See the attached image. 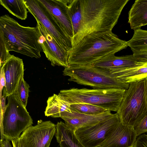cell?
<instances>
[{
    "label": "cell",
    "mask_w": 147,
    "mask_h": 147,
    "mask_svg": "<svg viewBox=\"0 0 147 147\" xmlns=\"http://www.w3.org/2000/svg\"><path fill=\"white\" fill-rule=\"evenodd\" d=\"M129 1L80 0L82 19L79 30L72 39V47L92 33L112 31Z\"/></svg>",
    "instance_id": "1"
},
{
    "label": "cell",
    "mask_w": 147,
    "mask_h": 147,
    "mask_svg": "<svg viewBox=\"0 0 147 147\" xmlns=\"http://www.w3.org/2000/svg\"><path fill=\"white\" fill-rule=\"evenodd\" d=\"M127 41L119 38L112 31L92 33L82 38L69 53V65H93L127 47Z\"/></svg>",
    "instance_id": "2"
},
{
    "label": "cell",
    "mask_w": 147,
    "mask_h": 147,
    "mask_svg": "<svg viewBox=\"0 0 147 147\" xmlns=\"http://www.w3.org/2000/svg\"><path fill=\"white\" fill-rule=\"evenodd\" d=\"M0 31L9 51H14L31 58L41 57L43 50L39 43L37 26H22L5 14L0 17Z\"/></svg>",
    "instance_id": "3"
},
{
    "label": "cell",
    "mask_w": 147,
    "mask_h": 147,
    "mask_svg": "<svg viewBox=\"0 0 147 147\" xmlns=\"http://www.w3.org/2000/svg\"><path fill=\"white\" fill-rule=\"evenodd\" d=\"M125 90L73 88L61 90L58 94L70 105L87 103L111 111H117L121 103Z\"/></svg>",
    "instance_id": "4"
},
{
    "label": "cell",
    "mask_w": 147,
    "mask_h": 147,
    "mask_svg": "<svg viewBox=\"0 0 147 147\" xmlns=\"http://www.w3.org/2000/svg\"><path fill=\"white\" fill-rule=\"evenodd\" d=\"M63 75L70 77L68 80L93 89H121L125 90L129 84L118 80L108 69L93 65H69L65 67Z\"/></svg>",
    "instance_id": "5"
},
{
    "label": "cell",
    "mask_w": 147,
    "mask_h": 147,
    "mask_svg": "<svg viewBox=\"0 0 147 147\" xmlns=\"http://www.w3.org/2000/svg\"><path fill=\"white\" fill-rule=\"evenodd\" d=\"M147 79L129 84L117 111L121 123L134 127L147 114Z\"/></svg>",
    "instance_id": "6"
},
{
    "label": "cell",
    "mask_w": 147,
    "mask_h": 147,
    "mask_svg": "<svg viewBox=\"0 0 147 147\" xmlns=\"http://www.w3.org/2000/svg\"><path fill=\"white\" fill-rule=\"evenodd\" d=\"M7 99L5 110L0 117L1 139L10 141L19 138L21 133L33 123L26 108L15 93Z\"/></svg>",
    "instance_id": "7"
},
{
    "label": "cell",
    "mask_w": 147,
    "mask_h": 147,
    "mask_svg": "<svg viewBox=\"0 0 147 147\" xmlns=\"http://www.w3.org/2000/svg\"><path fill=\"white\" fill-rule=\"evenodd\" d=\"M27 9L52 35L58 43L69 52L72 48L71 40L54 16L39 0H23Z\"/></svg>",
    "instance_id": "8"
},
{
    "label": "cell",
    "mask_w": 147,
    "mask_h": 147,
    "mask_svg": "<svg viewBox=\"0 0 147 147\" xmlns=\"http://www.w3.org/2000/svg\"><path fill=\"white\" fill-rule=\"evenodd\" d=\"M120 122L116 113L110 118L97 123L76 129L75 134L85 147H99Z\"/></svg>",
    "instance_id": "9"
},
{
    "label": "cell",
    "mask_w": 147,
    "mask_h": 147,
    "mask_svg": "<svg viewBox=\"0 0 147 147\" xmlns=\"http://www.w3.org/2000/svg\"><path fill=\"white\" fill-rule=\"evenodd\" d=\"M56 126L50 121L38 120L36 125L28 127L21 135L22 147H49Z\"/></svg>",
    "instance_id": "10"
},
{
    "label": "cell",
    "mask_w": 147,
    "mask_h": 147,
    "mask_svg": "<svg viewBox=\"0 0 147 147\" xmlns=\"http://www.w3.org/2000/svg\"><path fill=\"white\" fill-rule=\"evenodd\" d=\"M39 42L43 52L53 66L68 67L69 52L63 48L52 35L38 21H36Z\"/></svg>",
    "instance_id": "11"
},
{
    "label": "cell",
    "mask_w": 147,
    "mask_h": 147,
    "mask_svg": "<svg viewBox=\"0 0 147 147\" xmlns=\"http://www.w3.org/2000/svg\"><path fill=\"white\" fill-rule=\"evenodd\" d=\"M141 61L138 65L129 67L109 69L119 81L129 84L147 79V49L133 52Z\"/></svg>",
    "instance_id": "12"
},
{
    "label": "cell",
    "mask_w": 147,
    "mask_h": 147,
    "mask_svg": "<svg viewBox=\"0 0 147 147\" xmlns=\"http://www.w3.org/2000/svg\"><path fill=\"white\" fill-rule=\"evenodd\" d=\"M2 67L6 80L3 95L7 97L15 93L22 78L24 77V65L22 59L12 55Z\"/></svg>",
    "instance_id": "13"
},
{
    "label": "cell",
    "mask_w": 147,
    "mask_h": 147,
    "mask_svg": "<svg viewBox=\"0 0 147 147\" xmlns=\"http://www.w3.org/2000/svg\"><path fill=\"white\" fill-rule=\"evenodd\" d=\"M113 115L107 110L101 114L90 115L76 112H62L60 117L68 127L75 131L78 129L92 125L106 120Z\"/></svg>",
    "instance_id": "14"
},
{
    "label": "cell",
    "mask_w": 147,
    "mask_h": 147,
    "mask_svg": "<svg viewBox=\"0 0 147 147\" xmlns=\"http://www.w3.org/2000/svg\"><path fill=\"white\" fill-rule=\"evenodd\" d=\"M56 18L71 40L74 36L73 28L69 14L66 0H39Z\"/></svg>",
    "instance_id": "15"
},
{
    "label": "cell",
    "mask_w": 147,
    "mask_h": 147,
    "mask_svg": "<svg viewBox=\"0 0 147 147\" xmlns=\"http://www.w3.org/2000/svg\"><path fill=\"white\" fill-rule=\"evenodd\" d=\"M137 136L134 127L120 122L99 147H133Z\"/></svg>",
    "instance_id": "16"
},
{
    "label": "cell",
    "mask_w": 147,
    "mask_h": 147,
    "mask_svg": "<svg viewBox=\"0 0 147 147\" xmlns=\"http://www.w3.org/2000/svg\"><path fill=\"white\" fill-rule=\"evenodd\" d=\"M110 54L93 64L94 66L108 69L129 67L140 65L141 61L133 54L116 56Z\"/></svg>",
    "instance_id": "17"
},
{
    "label": "cell",
    "mask_w": 147,
    "mask_h": 147,
    "mask_svg": "<svg viewBox=\"0 0 147 147\" xmlns=\"http://www.w3.org/2000/svg\"><path fill=\"white\" fill-rule=\"evenodd\" d=\"M128 23L134 30L147 25V0H136L128 12Z\"/></svg>",
    "instance_id": "18"
},
{
    "label": "cell",
    "mask_w": 147,
    "mask_h": 147,
    "mask_svg": "<svg viewBox=\"0 0 147 147\" xmlns=\"http://www.w3.org/2000/svg\"><path fill=\"white\" fill-rule=\"evenodd\" d=\"M55 134L60 147H85L79 141L74 131L61 121L56 125Z\"/></svg>",
    "instance_id": "19"
},
{
    "label": "cell",
    "mask_w": 147,
    "mask_h": 147,
    "mask_svg": "<svg viewBox=\"0 0 147 147\" xmlns=\"http://www.w3.org/2000/svg\"><path fill=\"white\" fill-rule=\"evenodd\" d=\"M47 105L45 114L47 117H60L61 113L62 112H72L70 108V105L55 94L48 98Z\"/></svg>",
    "instance_id": "20"
},
{
    "label": "cell",
    "mask_w": 147,
    "mask_h": 147,
    "mask_svg": "<svg viewBox=\"0 0 147 147\" xmlns=\"http://www.w3.org/2000/svg\"><path fill=\"white\" fill-rule=\"evenodd\" d=\"M0 3L18 18L22 20L27 18L28 11L23 0H0Z\"/></svg>",
    "instance_id": "21"
},
{
    "label": "cell",
    "mask_w": 147,
    "mask_h": 147,
    "mask_svg": "<svg viewBox=\"0 0 147 147\" xmlns=\"http://www.w3.org/2000/svg\"><path fill=\"white\" fill-rule=\"evenodd\" d=\"M66 0L69 14L72 22L74 36L79 30L82 19L80 0Z\"/></svg>",
    "instance_id": "22"
},
{
    "label": "cell",
    "mask_w": 147,
    "mask_h": 147,
    "mask_svg": "<svg viewBox=\"0 0 147 147\" xmlns=\"http://www.w3.org/2000/svg\"><path fill=\"white\" fill-rule=\"evenodd\" d=\"M127 43L133 52L147 49V30L141 28L134 30L132 37Z\"/></svg>",
    "instance_id": "23"
},
{
    "label": "cell",
    "mask_w": 147,
    "mask_h": 147,
    "mask_svg": "<svg viewBox=\"0 0 147 147\" xmlns=\"http://www.w3.org/2000/svg\"><path fill=\"white\" fill-rule=\"evenodd\" d=\"M70 108L71 112L90 115L101 114L107 111L102 107L87 103L71 104Z\"/></svg>",
    "instance_id": "24"
},
{
    "label": "cell",
    "mask_w": 147,
    "mask_h": 147,
    "mask_svg": "<svg viewBox=\"0 0 147 147\" xmlns=\"http://www.w3.org/2000/svg\"><path fill=\"white\" fill-rule=\"evenodd\" d=\"M30 87L29 85L24 80L23 77L15 93L23 105L26 108L29 96Z\"/></svg>",
    "instance_id": "25"
},
{
    "label": "cell",
    "mask_w": 147,
    "mask_h": 147,
    "mask_svg": "<svg viewBox=\"0 0 147 147\" xmlns=\"http://www.w3.org/2000/svg\"><path fill=\"white\" fill-rule=\"evenodd\" d=\"M0 67L4 65L7 60L11 56L7 48L3 34L0 31Z\"/></svg>",
    "instance_id": "26"
},
{
    "label": "cell",
    "mask_w": 147,
    "mask_h": 147,
    "mask_svg": "<svg viewBox=\"0 0 147 147\" xmlns=\"http://www.w3.org/2000/svg\"><path fill=\"white\" fill-rule=\"evenodd\" d=\"M137 136L147 132V114L134 127Z\"/></svg>",
    "instance_id": "27"
},
{
    "label": "cell",
    "mask_w": 147,
    "mask_h": 147,
    "mask_svg": "<svg viewBox=\"0 0 147 147\" xmlns=\"http://www.w3.org/2000/svg\"><path fill=\"white\" fill-rule=\"evenodd\" d=\"M133 147H147V135L144 134L138 136Z\"/></svg>",
    "instance_id": "28"
},
{
    "label": "cell",
    "mask_w": 147,
    "mask_h": 147,
    "mask_svg": "<svg viewBox=\"0 0 147 147\" xmlns=\"http://www.w3.org/2000/svg\"><path fill=\"white\" fill-rule=\"evenodd\" d=\"M6 85V80L5 73L3 67L0 68V98L2 96V90Z\"/></svg>",
    "instance_id": "29"
},
{
    "label": "cell",
    "mask_w": 147,
    "mask_h": 147,
    "mask_svg": "<svg viewBox=\"0 0 147 147\" xmlns=\"http://www.w3.org/2000/svg\"><path fill=\"white\" fill-rule=\"evenodd\" d=\"M6 97L3 95L0 98V117H2L6 109L5 100Z\"/></svg>",
    "instance_id": "30"
},
{
    "label": "cell",
    "mask_w": 147,
    "mask_h": 147,
    "mask_svg": "<svg viewBox=\"0 0 147 147\" xmlns=\"http://www.w3.org/2000/svg\"><path fill=\"white\" fill-rule=\"evenodd\" d=\"M0 147H11L10 141L5 139L1 140Z\"/></svg>",
    "instance_id": "31"
},
{
    "label": "cell",
    "mask_w": 147,
    "mask_h": 147,
    "mask_svg": "<svg viewBox=\"0 0 147 147\" xmlns=\"http://www.w3.org/2000/svg\"><path fill=\"white\" fill-rule=\"evenodd\" d=\"M13 147H22L20 138L11 140Z\"/></svg>",
    "instance_id": "32"
},
{
    "label": "cell",
    "mask_w": 147,
    "mask_h": 147,
    "mask_svg": "<svg viewBox=\"0 0 147 147\" xmlns=\"http://www.w3.org/2000/svg\"></svg>",
    "instance_id": "33"
}]
</instances>
